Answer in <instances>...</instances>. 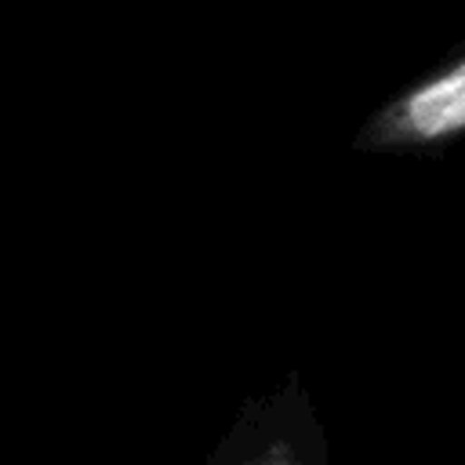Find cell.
<instances>
[{"label": "cell", "mask_w": 465, "mask_h": 465, "mask_svg": "<svg viewBox=\"0 0 465 465\" xmlns=\"http://www.w3.org/2000/svg\"><path fill=\"white\" fill-rule=\"evenodd\" d=\"M465 138V51L396 91L352 134L356 153L418 156Z\"/></svg>", "instance_id": "6da1fadb"}]
</instances>
